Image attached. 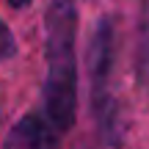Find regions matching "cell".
I'll return each mask as SVG.
<instances>
[{"instance_id":"3957f363","label":"cell","mask_w":149,"mask_h":149,"mask_svg":"<svg viewBox=\"0 0 149 149\" xmlns=\"http://www.w3.org/2000/svg\"><path fill=\"white\" fill-rule=\"evenodd\" d=\"M61 133L44 113H25L6 135L3 149H55Z\"/></svg>"},{"instance_id":"5b68a950","label":"cell","mask_w":149,"mask_h":149,"mask_svg":"<svg viewBox=\"0 0 149 149\" xmlns=\"http://www.w3.org/2000/svg\"><path fill=\"white\" fill-rule=\"evenodd\" d=\"M17 53V42H14V33L8 31L3 19H0V61H8L11 55Z\"/></svg>"},{"instance_id":"7a4b0ae2","label":"cell","mask_w":149,"mask_h":149,"mask_svg":"<svg viewBox=\"0 0 149 149\" xmlns=\"http://www.w3.org/2000/svg\"><path fill=\"white\" fill-rule=\"evenodd\" d=\"M111 66H113V28H111V19H102L97 22L91 50H88L91 102H94V113H97V122H100L102 138L108 144H116L119 119H116V108H113V97H111Z\"/></svg>"},{"instance_id":"6da1fadb","label":"cell","mask_w":149,"mask_h":149,"mask_svg":"<svg viewBox=\"0 0 149 149\" xmlns=\"http://www.w3.org/2000/svg\"><path fill=\"white\" fill-rule=\"evenodd\" d=\"M77 6L74 0H50L47 6V77L44 116L61 135L69 133L77 113Z\"/></svg>"},{"instance_id":"277c9868","label":"cell","mask_w":149,"mask_h":149,"mask_svg":"<svg viewBox=\"0 0 149 149\" xmlns=\"http://www.w3.org/2000/svg\"><path fill=\"white\" fill-rule=\"evenodd\" d=\"M138 69L149 77V0H141V42H138Z\"/></svg>"},{"instance_id":"8992f818","label":"cell","mask_w":149,"mask_h":149,"mask_svg":"<svg viewBox=\"0 0 149 149\" xmlns=\"http://www.w3.org/2000/svg\"><path fill=\"white\" fill-rule=\"evenodd\" d=\"M6 3H8V6H14V8H25L31 0H6Z\"/></svg>"}]
</instances>
